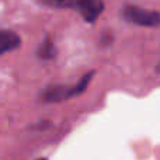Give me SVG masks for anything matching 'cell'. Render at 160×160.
Listing matches in <instances>:
<instances>
[{"label": "cell", "instance_id": "6da1fadb", "mask_svg": "<svg viewBox=\"0 0 160 160\" xmlns=\"http://www.w3.org/2000/svg\"><path fill=\"white\" fill-rule=\"evenodd\" d=\"M122 16L128 22H132L141 27H159L160 25V11L145 10L138 6H125Z\"/></svg>", "mask_w": 160, "mask_h": 160}, {"label": "cell", "instance_id": "7a4b0ae2", "mask_svg": "<svg viewBox=\"0 0 160 160\" xmlns=\"http://www.w3.org/2000/svg\"><path fill=\"white\" fill-rule=\"evenodd\" d=\"M75 7L82 14L84 21L94 22L104 11V2L102 0H76Z\"/></svg>", "mask_w": 160, "mask_h": 160}, {"label": "cell", "instance_id": "3957f363", "mask_svg": "<svg viewBox=\"0 0 160 160\" xmlns=\"http://www.w3.org/2000/svg\"><path fill=\"white\" fill-rule=\"evenodd\" d=\"M75 88L69 86H51L47 90L42 91L41 100L44 102H61L68 98L75 97Z\"/></svg>", "mask_w": 160, "mask_h": 160}, {"label": "cell", "instance_id": "277c9868", "mask_svg": "<svg viewBox=\"0 0 160 160\" xmlns=\"http://www.w3.org/2000/svg\"><path fill=\"white\" fill-rule=\"evenodd\" d=\"M20 45L21 38L17 32L11 30H0V55L18 49Z\"/></svg>", "mask_w": 160, "mask_h": 160}, {"label": "cell", "instance_id": "5b68a950", "mask_svg": "<svg viewBox=\"0 0 160 160\" xmlns=\"http://www.w3.org/2000/svg\"><path fill=\"white\" fill-rule=\"evenodd\" d=\"M37 55H38V58L44 59V61H49V59L55 58L56 48L49 37H45V39L42 41V44L39 45L38 51H37Z\"/></svg>", "mask_w": 160, "mask_h": 160}, {"label": "cell", "instance_id": "8992f818", "mask_svg": "<svg viewBox=\"0 0 160 160\" xmlns=\"http://www.w3.org/2000/svg\"><path fill=\"white\" fill-rule=\"evenodd\" d=\"M93 76H94V72H88V73H86V75H84L82 79L79 80V83H78V84H75V86H73V88H75V94H76V96H79V94H82L83 91H86V88L88 87V83L91 82V79H93Z\"/></svg>", "mask_w": 160, "mask_h": 160}, {"label": "cell", "instance_id": "52a82bcc", "mask_svg": "<svg viewBox=\"0 0 160 160\" xmlns=\"http://www.w3.org/2000/svg\"><path fill=\"white\" fill-rule=\"evenodd\" d=\"M42 3L53 7H72L76 4V0H42Z\"/></svg>", "mask_w": 160, "mask_h": 160}, {"label": "cell", "instance_id": "ba28073f", "mask_svg": "<svg viewBox=\"0 0 160 160\" xmlns=\"http://www.w3.org/2000/svg\"><path fill=\"white\" fill-rule=\"evenodd\" d=\"M156 72L160 73V62H159V65H158V68H156Z\"/></svg>", "mask_w": 160, "mask_h": 160}, {"label": "cell", "instance_id": "9c48e42d", "mask_svg": "<svg viewBox=\"0 0 160 160\" xmlns=\"http://www.w3.org/2000/svg\"><path fill=\"white\" fill-rule=\"evenodd\" d=\"M38 160H47V159H38Z\"/></svg>", "mask_w": 160, "mask_h": 160}]
</instances>
